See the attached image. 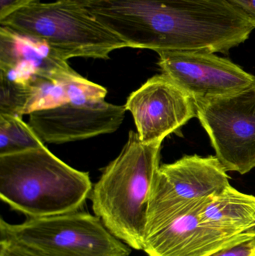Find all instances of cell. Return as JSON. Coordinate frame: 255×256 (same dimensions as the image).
Returning a JSON list of instances; mask_svg holds the SVG:
<instances>
[{"label": "cell", "mask_w": 255, "mask_h": 256, "mask_svg": "<svg viewBox=\"0 0 255 256\" xmlns=\"http://www.w3.org/2000/svg\"><path fill=\"white\" fill-rule=\"evenodd\" d=\"M129 48L227 54L250 37L251 20L229 0H87Z\"/></svg>", "instance_id": "cell-1"}, {"label": "cell", "mask_w": 255, "mask_h": 256, "mask_svg": "<svg viewBox=\"0 0 255 256\" xmlns=\"http://www.w3.org/2000/svg\"><path fill=\"white\" fill-rule=\"evenodd\" d=\"M92 188L89 173L72 168L45 146L0 155V198L27 218L77 212Z\"/></svg>", "instance_id": "cell-2"}, {"label": "cell", "mask_w": 255, "mask_h": 256, "mask_svg": "<svg viewBox=\"0 0 255 256\" xmlns=\"http://www.w3.org/2000/svg\"><path fill=\"white\" fill-rule=\"evenodd\" d=\"M161 144H144L137 132L130 131L121 153L104 168L90 194L94 214L115 238L136 250H143Z\"/></svg>", "instance_id": "cell-3"}, {"label": "cell", "mask_w": 255, "mask_h": 256, "mask_svg": "<svg viewBox=\"0 0 255 256\" xmlns=\"http://www.w3.org/2000/svg\"><path fill=\"white\" fill-rule=\"evenodd\" d=\"M0 25L47 44L64 60H108L128 44L91 13L87 0L34 3L0 20Z\"/></svg>", "instance_id": "cell-4"}, {"label": "cell", "mask_w": 255, "mask_h": 256, "mask_svg": "<svg viewBox=\"0 0 255 256\" xmlns=\"http://www.w3.org/2000/svg\"><path fill=\"white\" fill-rule=\"evenodd\" d=\"M0 237L17 240L46 256H130L132 251L98 216L79 210L27 218L20 224L1 218Z\"/></svg>", "instance_id": "cell-5"}, {"label": "cell", "mask_w": 255, "mask_h": 256, "mask_svg": "<svg viewBox=\"0 0 255 256\" xmlns=\"http://www.w3.org/2000/svg\"><path fill=\"white\" fill-rule=\"evenodd\" d=\"M195 102L197 118L225 170L245 174L255 168V86Z\"/></svg>", "instance_id": "cell-6"}, {"label": "cell", "mask_w": 255, "mask_h": 256, "mask_svg": "<svg viewBox=\"0 0 255 256\" xmlns=\"http://www.w3.org/2000/svg\"><path fill=\"white\" fill-rule=\"evenodd\" d=\"M217 156L187 155L160 166L148 202L146 226L172 218L190 203L212 196L230 184Z\"/></svg>", "instance_id": "cell-7"}, {"label": "cell", "mask_w": 255, "mask_h": 256, "mask_svg": "<svg viewBox=\"0 0 255 256\" xmlns=\"http://www.w3.org/2000/svg\"><path fill=\"white\" fill-rule=\"evenodd\" d=\"M162 74L196 100L241 92L255 86V76L227 58L202 51H160Z\"/></svg>", "instance_id": "cell-8"}, {"label": "cell", "mask_w": 255, "mask_h": 256, "mask_svg": "<svg viewBox=\"0 0 255 256\" xmlns=\"http://www.w3.org/2000/svg\"><path fill=\"white\" fill-rule=\"evenodd\" d=\"M209 198L195 201L181 214L146 230L142 250L148 256H209L255 238V234L232 232L204 221L200 212Z\"/></svg>", "instance_id": "cell-9"}, {"label": "cell", "mask_w": 255, "mask_h": 256, "mask_svg": "<svg viewBox=\"0 0 255 256\" xmlns=\"http://www.w3.org/2000/svg\"><path fill=\"white\" fill-rule=\"evenodd\" d=\"M124 106L133 116L144 144H162L166 136L197 117L195 99L163 74L132 92Z\"/></svg>", "instance_id": "cell-10"}, {"label": "cell", "mask_w": 255, "mask_h": 256, "mask_svg": "<svg viewBox=\"0 0 255 256\" xmlns=\"http://www.w3.org/2000/svg\"><path fill=\"white\" fill-rule=\"evenodd\" d=\"M126 111L124 105L112 104L104 99L68 102L31 112L28 124L43 143L61 144L115 132Z\"/></svg>", "instance_id": "cell-11"}, {"label": "cell", "mask_w": 255, "mask_h": 256, "mask_svg": "<svg viewBox=\"0 0 255 256\" xmlns=\"http://www.w3.org/2000/svg\"><path fill=\"white\" fill-rule=\"evenodd\" d=\"M0 74L21 81L33 78L65 81L79 74L47 44L1 25Z\"/></svg>", "instance_id": "cell-12"}, {"label": "cell", "mask_w": 255, "mask_h": 256, "mask_svg": "<svg viewBox=\"0 0 255 256\" xmlns=\"http://www.w3.org/2000/svg\"><path fill=\"white\" fill-rule=\"evenodd\" d=\"M208 224L232 232H247L255 222V196L229 184L208 198L200 212Z\"/></svg>", "instance_id": "cell-13"}, {"label": "cell", "mask_w": 255, "mask_h": 256, "mask_svg": "<svg viewBox=\"0 0 255 256\" xmlns=\"http://www.w3.org/2000/svg\"><path fill=\"white\" fill-rule=\"evenodd\" d=\"M0 130L8 136L13 152L43 147L44 143L20 117L0 114Z\"/></svg>", "instance_id": "cell-14"}, {"label": "cell", "mask_w": 255, "mask_h": 256, "mask_svg": "<svg viewBox=\"0 0 255 256\" xmlns=\"http://www.w3.org/2000/svg\"><path fill=\"white\" fill-rule=\"evenodd\" d=\"M0 256H46L11 238L0 237Z\"/></svg>", "instance_id": "cell-15"}, {"label": "cell", "mask_w": 255, "mask_h": 256, "mask_svg": "<svg viewBox=\"0 0 255 256\" xmlns=\"http://www.w3.org/2000/svg\"><path fill=\"white\" fill-rule=\"evenodd\" d=\"M255 248V238L238 244L224 248L209 256H253Z\"/></svg>", "instance_id": "cell-16"}, {"label": "cell", "mask_w": 255, "mask_h": 256, "mask_svg": "<svg viewBox=\"0 0 255 256\" xmlns=\"http://www.w3.org/2000/svg\"><path fill=\"white\" fill-rule=\"evenodd\" d=\"M39 2L40 0H0V20L22 8Z\"/></svg>", "instance_id": "cell-17"}, {"label": "cell", "mask_w": 255, "mask_h": 256, "mask_svg": "<svg viewBox=\"0 0 255 256\" xmlns=\"http://www.w3.org/2000/svg\"><path fill=\"white\" fill-rule=\"evenodd\" d=\"M229 1L241 8L251 20L255 27V0H229Z\"/></svg>", "instance_id": "cell-18"}, {"label": "cell", "mask_w": 255, "mask_h": 256, "mask_svg": "<svg viewBox=\"0 0 255 256\" xmlns=\"http://www.w3.org/2000/svg\"><path fill=\"white\" fill-rule=\"evenodd\" d=\"M247 232L250 233V234H255V222L254 225H253L250 230H247Z\"/></svg>", "instance_id": "cell-19"}, {"label": "cell", "mask_w": 255, "mask_h": 256, "mask_svg": "<svg viewBox=\"0 0 255 256\" xmlns=\"http://www.w3.org/2000/svg\"><path fill=\"white\" fill-rule=\"evenodd\" d=\"M253 256H255V248L254 250V252H253Z\"/></svg>", "instance_id": "cell-20"}]
</instances>
